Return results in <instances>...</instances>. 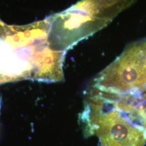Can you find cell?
Here are the masks:
<instances>
[{"instance_id":"cell-4","label":"cell","mask_w":146,"mask_h":146,"mask_svg":"<svg viewBox=\"0 0 146 146\" xmlns=\"http://www.w3.org/2000/svg\"><path fill=\"white\" fill-rule=\"evenodd\" d=\"M49 18L50 46L54 50L65 52L110 23L100 16L92 0H81Z\"/></svg>"},{"instance_id":"cell-6","label":"cell","mask_w":146,"mask_h":146,"mask_svg":"<svg viewBox=\"0 0 146 146\" xmlns=\"http://www.w3.org/2000/svg\"><path fill=\"white\" fill-rule=\"evenodd\" d=\"M100 16L111 22L120 13L133 5L136 0H92Z\"/></svg>"},{"instance_id":"cell-2","label":"cell","mask_w":146,"mask_h":146,"mask_svg":"<svg viewBox=\"0 0 146 146\" xmlns=\"http://www.w3.org/2000/svg\"><path fill=\"white\" fill-rule=\"evenodd\" d=\"M84 135H96L99 146H144L146 132L116 109L103 93L91 87L80 116Z\"/></svg>"},{"instance_id":"cell-5","label":"cell","mask_w":146,"mask_h":146,"mask_svg":"<svg viewBox=\"0 0 146 146\" xmlns=\"http://www.w3.org/2000/svg\"><path fill=\"white\" fill-rule=\"evenodd\" d=\"M112 105L146 132V93L110 95Z\"/></svg>"},{"instance_id":"cell-3","label":"cell","mask_w":146,"mask_h":146,"mask_svg":"<svg viewBox=\"0 0 146 146\" xmlns=\"http://www.w3.org/2000/svg\"><path fill=\"white\" fill-rule=\"evenodd\" d=\"M92 87L107 93H140L146 89V38L131 43L95 78Z\"/></svg>"},{"instance_id":"cell-1","label":"cell","mask_w":146,"mask_h":146,"mask_svg":"<svg viewBox=\"0 0 146 146\" xmlns=\"http://www.w3.org/2000/svg\"><path fill=\"white\" fill-rule=\"evenodd\" d=\"M50 52L44 21L9 26L0 19V84L26 78L35 80Z\"/></svg>"}]
</instances>
